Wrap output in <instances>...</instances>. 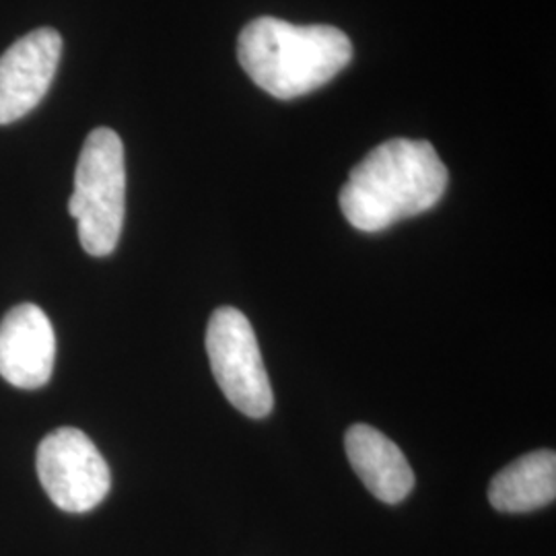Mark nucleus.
I'll list each match as a JSON object with an SVG mask.
<instances>
[{
    "label": "nucleus",
    "mask_w": 556,
    "mask_h": 556,
    "mask_svg": "<svg viewBox=\"0 0 556 556\" xmlns=\"http://www.w3.org/2000/svg\"><path fill=\"white\" fill-rule=\"evenodd\" d=\"M56 337L48 316L21 303L0 321V376L21 390H38L54 371Z\"/></svg>",
    "instance_id": "nucleus-7"
},
{
    "label": "nucleus",
    "mask_w": 556,
    "mask_h": 556,
    "mask_svg": "<svg viewBox=\"0 0 556 556\" xmlns=\"http://www.w3.org/2000/svg\"><path fill=\"white\" fill-rule=\"evenodd\" d=\"M556 497V454L538 450L517 457L491 480L489 501L503 514H528Z\"/></svg>",
    "instance_id": "nucleus-9"
},
{
    "label": "nucleus",
    "mask_w": 556,
    "mask_h": 556,
    "mask_svg": "<svg viewBox=\"0 0 556 556\" xmlns=\"http://www.w3.org/2000/svg\"><path fill=\"white\" fill-rule=\"evenodd\" d=\"M62 38L40 27L0 56V126L27 116L40 103L59 68Z\"/></svg>",
    "instance_id": "nucleus-6"
},
{
    "label": "nucleus",
    "mask_w": 556,
    "mask_h": 556,
    "mask_svg": "<svg viewBox=\"0 0 556 556\" xmlns=\"http://www.w3.org/2000/svg\"><path fill=\"white\" fill-rule=\"evenodd\" d=\"M447 167L427 140L381 142L351 172L340 211L358 231L378 233L433 208L447 188Z\"/></svg>",
    "instance_id": "nucleus-1"
},
{
    "label": "nucleus",
    "mask_w": 556,
    "mask_h": 556,
    "mask_svg": "<svg viewBox=\"0 0 556 556\" xmlns=\"http://www.w3.org/2000/svg\"><path fill=\"white\" fill-rule=\"evenodd\" d=\"M206 353L225 397L245 417L273 413L275 394L250 319L236 307H219L208 319Z\"/></svg>",
    "instance_id": "nucleus-4"
},
{
    "label": "nucleus",
    "mask_w": 556,
    "mask_h": 556,
    "mask_svg": "<svg viewBox=\"0 0 556 556\" xmlns=\"http://www.w3.org/2000/svg\"><path fill=\"white\" fill-rule=\"evenodd\" d=\"M346 456L374 497L396 505L410 495L415 475L402 450L369 425H353L344 438Z\"/></svg>",
    "instance_id": "nucleus-8"
},
{
    "label": "nucleus",
    "mask_w": 556,
    "mask_h": 556,
    "mask_svg": "<svg viewBox=\"0 0 556 556\" xmlns=\"http://www.w3.org/2000/svg\"><path fill=\"white\" fill-rule=\"evenodd\" d=\"M238 59L260 89L277 100H295L346 68L353 59V43L332 25H295L260 17L241 29Z\"/></svg>",
    "instance_id": "nucleus-2"
},
{
    "label": "nucleus",
    "mask_w": 556,
    "mask_h": 556,
    "mask_svg": "<svg viewBox=\"0 0 556 556\" xmlns=\"http://www.w3.org/2000/svg\"><path fill=\"white\" fill-rule=\"evenodd\" d=\"M36 466L46 495L68 514L96 509L112 489L108 462L96 443L75 427H62L46 435Z\"/></svg>",
    "instance_id": "nucleus-5"
},
{
    "label": "nucleus",
    "mask_w": 556,
    "mask_h": 556,
    "mask_svg": "<svg viewBox=\"0 0 556 556\" xmlns=\"http://www.w3.org/2000/svg\"><path fill=\"white\" fill-rule=\"evenodd\" d=\"M68 213L89 256L103 258L116 250L126 213V165L124 144L112 128H96L85 140Z\"/></svg>",
    "instance_id": "nucleus-3"
}]
</instances>
